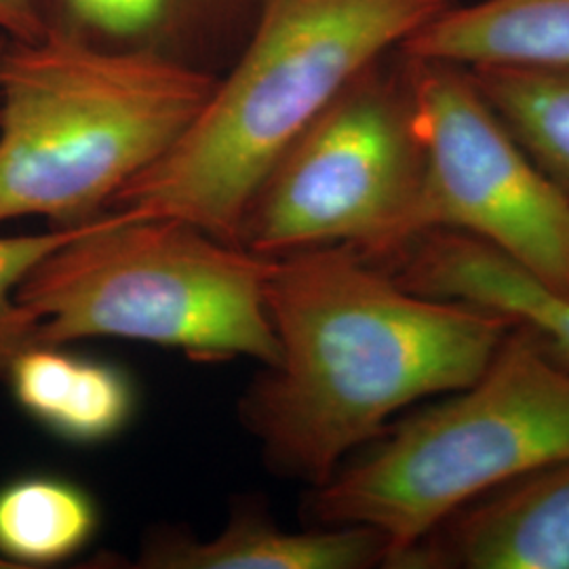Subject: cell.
<instances>
[{
  "label": "cell",
  "instance_id": "obj_11",
  "mask_svg": "<svg viewBox=\"0 0 569 569\" xmlns=\"http://www.w3.org/2000/svg\"><path fill=\"white\" fill-rule=\"evenodd\" d=\"M401 51L468 70L569 72V0H456Z\"/></svg>",
  "mask_w": 569,
  "mask_h": 569
},
{
  "label": "cell",
  "instance_id": "obj_14",
  "mask_svg": "<svg viewBox=\"0 0 569 569\" xmlns=\"http://www.w3.org/2000/svg\"><path fill=\"white\" fill-rule=\"evenodd\" d=\"M96 528L93 498L70 479L26 475L0 488V555L13 566L66 561Z\"/></svg>",
  "mask_w": 569,
  "mask_h": 569
},
{
  "label": "cell",
  "instance_id": "obj_13",
  "mask_svg": "<svg viewBox=\"0 0 569 569\" xmlns=\"http://www.w3.org/2000/svg\"><path fill=\"white\" fill-rule=\"evenodd\" d=\"M382 533L361 526L284 531L258 515H241L209 542L161 540L146 550L143 568L361 569L387 566Z\"/></svg>",
  "mask_w": 569,
  "mask_h": 569
},
{
  "label": "cell",
  "instance_id": "obj_3",
  "mask_svg": "<svg viewBox=\"0 0 569 569\" xmlns=\"http://www.w3.org/2000/svg\"><path fill=\"white\" fill-rule=\"evenodd\" d=\"M218 74L56 37L0 60V222L84 224L178 142Z\"/></svg>",
  "mask_w": 569,
  "mask_h": 569
},
{
  "label": "cell",
  "instance_id": "obj_2",
  "mask_svg": "<svg viewBox=\"0 0 569 569\" xmlns=\"http://www.w3.org/2000/svg\"><path fill=\"white\" fill-rule=\"evenodd\" d=\"M456 0H262L197 119L110 209L239 244L244 211L284 150L367 66Z\"/></svg>",
  "mask_w": 569,
  "mask_h": 569
},
{
  "label": "cell",
  "instance_id": "obj_12",
  "mask_svg": "<svg viewBox=\"0 0 569 569\" xmlns=\"http://www.w3.org/2000/svg\"><path fill=\"white\" fill-rule=\"evenodd\" d=\"M4 373L18 406L68 443H103L124 430L136 411V388L121 367L60 346H26Z\"/></svg>",
  "mask_w": 569,
  "mask_h": 569
},
{
  "label": "cell",
  "instance_id": "obj_18",
  "mask_svg": "<svg viewBox=\"0 0 569 569\" xmlns=\"http://www.w3.org/2000/svg\"><path fill=\"white\" fill-rule=\"evenodd\" d=\"M7 42H9V37L0 34V60H2V53H4V49H7Z\"/></svg>",
  "mask_w": 569,
  "mask_h": 569
},
{
  "label": "cell",
  "instance_id": "obj_16",
  "mask_svg": "<svg viewBox=\"0 0 569 569\" xmlns=\"http://www.w3.org/2000/svg\"><path fill=\"white\" fill-rule=\"evenodd\" d=\"M84 226L87 222L51 228L42 234L0 239V371L18 350L30 345L37 329V319L16 300L18 284L53 249L81 234Z\"/></svg>",
  "mask_w": 569,
  "mask_h": 569
},
{
  "label": "cell",
  "instance_id": "obj_15",
  "mask_svg": "<svg viewBox=\"0 0 569 569\" xmlns=\"http://www.w3.org/2000/svg\"><path fill=\"white\" fill-rule=\"evenodd\" d=\"M470 72L512 136L569 199V72L519 68Z\"/></svg>",
  "mask_w": 569,
  "mask_h": 569
},
{
  "label": "cell",
  "instance_id": "obj_9",
  "mask_svg": "<svg viewBox=\"0 0 569 569\" xmlns=\"http://www.w3.org/2000/svg\"><path fill=\"white\" fill-rule=\"evenodd\" d=\"M42 37L192 66L220 77L262 0H32Z\"/></svg>",
  "mask_w": 569,
  "mask_h": 569
},
{
  "label": "cell",
  "instance_id": "obj_5",
  "mask_svg": "<svg viewBox=\"0 0 569 569\" xmlns=\"http://www.w3.org/2000/svg\"><path fill=\"white\" fill-rule=\"evenodd\" d=\"M569 458V369L510 327L468 387L406 416L315 488L321 526L376 529L388 568L475 498Z\"/></svg>",
  "mask_w": 569,
  "mask_h": 569
},
{
  "label": "cell",
  "instance_id": "obj_10",
  "mask_svg": "<svg viewBox=\"0 0 569 569\" xmlns=\"http://www.w3.org/2000/svg\"><path fill=\"white\" fill-rule=\"evenodd\" d=\"M376 264L418 293L479 306L523 327L569 369L568 291L540 281L483 241L427 230Z\"/></svg>",
  "mask_w": 569,
  "mask_h": 569
},
{
  "label": "cell",
  "instance_id": "obj_7",
  "mask_svg": "<svg viewBox=\"0 0 569 569\" xmlns=\"http://www.w3.org/2000/svg\"><path fill=\"white\" fill-rule=\"evenodd\" d=\"M409 60L427 154L416 234L453 230L479 239L569 293L568 197L512 136L468 68Z\"/></svg>",
  "mask_w": 569,
  "mask_h": 569
},
{
  "label": "cell",
  "instance_id": "obj_4",
  "mask_svg": "<svg viewBox=\"0 0 569 569\" xmlns=\"http://www.w3.org/2000/svg\"><path fill=\"white\" fill-rule=\"evenodd\" d=\"M268 264L182 220L114 207L34 266L16 300L37 319L28 346L110 336L272 367Z\"/></svg>",
  "mask_w": 569,
  "mask_h": 569
},
{
  "label": "cell",
  "instance_id": "obj_8",
  "mask_svg": "<svg viewBox=\"0 0 569 569\" xmlns=\"http://www.w3.org/2000/svg\"><path fill=\"white\" fill-rule=\"evenodd\" d=\"M397 568L569 569V458L451 512Z\"/></svg>",
  "mask_w": 569,
  "mask_h": 569
},
{
  "label": "cell",
  "instance_id": "obj_17",
  "mask_svg": "<svg viewBox=\"0 0 569 569\" xmlns=\"http://www.w3.org/2000/svg\"><path fill=\"white\" fill-rule=\"evenodd\" d=\"M0 34L11 41H39L41 23L32 0H0Z\"/></svg>",
  "mask_w": 569,
  "mask_h": 569
},
{
  "label": "cell",
  "instance_id": "obj_6",
  "mask_svg": "<svg viewBox=\"0 0 569 569\" xmlns=\"http://www.w3.org/2000/svg\"><path fill=\"white\" fill-rule=\"evenodd\" d=\"M425 173L413 68L399 47L284 150L244 211L239 244L264 258L348 244L380 262L416 234Z\"/></svg>",
  "mask_w": 569,
  "mask_h": 569
},
{
  "label": "cell",
  "instance_id": "obj_1",
  "mask_svg": "<svg viewBox=\"0 0 569 569\" xmlns=\"http://www.w3.org/2000/svg\"><path fill=\"white\" fill-rule=\"evenodd\" d=\"M266 306L279 340L244 403L268 458L315 488L407 407L465 388L509 319L399 283L348 244L270 258Z\"/></svg>",
  "mask_w": 569,
  "mask_h": 569
}]
</instances>
